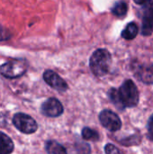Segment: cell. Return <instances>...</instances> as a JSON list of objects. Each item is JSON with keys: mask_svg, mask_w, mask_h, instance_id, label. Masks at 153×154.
<instances>
[{"mask_svg": "<svg viewBox=\"0 0 153 154\" xmlns=\"http://www.w3.org/2000/svg\"><path fill=\"white\" fill-rule=\"evenodd\" d=\"M108 96L115 106L120 110L134 107L139 103L138 88L131 79L125 80L119 89L111 88L108 91Z\"/></svg>", "mask_w": 153, "mask_h": 154, "instance_id": "obj_1", "label": "cell"}, {"mask_svg": "<svg viewBox=\"0 0 153 154\" xmlns=\"http://www.w3.org/2000/svg\"><path fill=\"white\" fill-rule=\"evenodd\" d=\"M112 58L110 52L106 49H98L96 51L89 60L90 69L96 77H102L107 74Z\"/></svg>", "mask_w": 153, "mask_h": 154, "instance_id": "obj_2", "label": "cell"}, {"mask_svg": "<svg viewBox=\"0 0 153 154\" xmlns=\"http://www.w3.org/2000/svg\"><path fill=\"white\" fill-rule=\"evenodd\" d=\"M28 61L25 59H12L0 66V74L9 79H17L25 74Z\"/></svg>", "mask_w": 153, "mask_h": 154, "instance_id": "obj_3", "label": "cell"}, {"mask_svg": "<svg viewBox=\"0 0 153 154\" xmlns=\"http://www.w3.org/2000/svg\"><path fill=\"white\" fill-rule=\"evenodd\" d=\"M12 122L14 127L24 134H32L38 130L37 122L31 116L24 113L19 112L14 114Z\"/></svg>", "mask_w": 153, "mask_h": 154, "instance_id": "obj_4", "label": "cell"}, {"mask_svg": "<svg viewBox=\"0 0 153 154\" xmlns=\"http://www.w3.org/2000/svg\"><path fill=\"white\" fill-rule=\"evenodd\" d=\"M99 121L101 125L110 132L119 131L122 127V121L120 117L109 109L101 111L99 114Z\"/></svg>", "mask_w": 153, "mask_h": 154, "instance_id": "obj_5", "label": "cell"}, {"mask_svg": "<svg viewBox=\"0 0 153 154\" xmlns=\"http://www.w3.org/2000/svg\"><path fill=\"white\" fill-rule=\"evenodd\" d=\"M64 108L60 101L55 97H50L41 106V112L47 117H59L63 114Z\"/></svg>", "mask_w": 153, "mask_h": 154, "instance_id": "obj_6", "label": "cell"}, {"mask_svg": "<svg viewBox=\"0 0 153 154\" xmlns=\"http://www.w3.org/2000/svg\"><path fill=\"white\" fill-rule=\"evenodd\" d=\"M153 32V0H148L145 3L142 15V35L149 36Z\"/></svg>", "mask_w": 153, "mask_h": 154, "instance_id": "obj_7", "label": "cell"}, {"mask_svg": "<svg viewBox=\"0 0 153 154\" xmlns=\"http://www.w3.org/2000/svg\"><path fill=\"white\" fill-rule=\"evenodd\" d=\"M43 79L50 87L60 92H65L68 89L67 82L53 70H45L43 73Z\"/></svg>", "mask_w": 153, "mask_h": 154, "instance_id": "obj_8", "label": "cell"}, {"mask_svg": "<svg viewBox=\"0 0 153 154\" xmlns=\"http://www.w3.org/2000/svg\"><path fill=\"white\" fill-rule=\"evenodd\" d=\"M135 76L145 84H153V64L142 65L138 67Z\"/></svg>", "mask_w": 153, "mask_h": 154, "instance_id": "obj_9", "label": "cell"}, {"mask_svg": "<svg viewBox=\"0 0 153 154\" xmlns=\"http://www.w3.org/2000/svg\"><path fill=\"white\" fill-rule=\"evenodd\" d=\"M14 150L13 140L5 133L0 131V154H11Z\"/></svg>", "mask_w": 153, "mask_h": 154, "instance_id": "obj_10", "label": "cell"}, {"mask_svg": "<svg viewBox=\"0 0 153 154\" xmlns=\"http://www.w3.org/2000/svg\"><path fill=\"white\" fill-rule=\"evenodd\" d=\"M45 150L48 154H67L66 148L54 140L46 141Z\"/></svg>", "mask_w": 153, "mask_h": 154, "instance_id": "obj_11", "label": "cell"}, {"mask_svg": "<svg viewBox=\"0 0 153 154\" xmlns=\"http://www.w3.org/2000/svg\"><path fill=\"white\" fill-rule=\"evenodd\" d=\"M138 26L135 23H130L122 32V37L126 40L134 39L138 34Z\"/></svg>", "mask_w": 153, "mask_h": 154, "instance_id": "obj_12", "label": "cell"}, {"mask_svg": "<svg viewBox=\"0 0 153 154\" xmlns=\"http://www.w3.org/2000/svg\"><path fill=\"white\" fill-rule=\"evenodd\" d=\"M127 11H128L127 4L124 1H120L118 3H116L114 5V7L112 8V13L118 17L124 16L127 14Z\"/></svg>", "mask_w": 153, "mask_h": 154, "instance_id": "obj_13", "label": "cell"}, {"mask_svg": "<svg viewBox=\"0 0 153 154\" xmlns=\"http://www.w3.org/2000/svg\"><path fill=\"white\" fill-rule=\"evenodd\" d=\"M82 138L86 141H93L96 142L99 140V134L96 131L89 128V127H84L82 129Z\"/></svg>", "mask_w": 153, "mask_h": 154, "instance_id": "obj_14", "label": "cell"}, {"mask_svg": "<svg viewBox=\"0 0 153 154\" xmlns=\"http://www.w3.org/2000/svg\"><path fill=\"white\" fill-rule=\"evenodd\" d=\"M76 151L78 154H90L91 152L89 144L84 142H78L76 143Z\"/></svg>", "mask_w": 153, "mask_h": 154, "instance_id": "obj_15", "label": "cell"}, {"mask_svg": "<svg viewBox=\"0 0 153 154\" xmlns=\"http://www.w3.org/2000/svg\"><path fill=\"white\" fill-rule=\"evenodd\" d=\"M12 37L11 32L0 24V42H5Z\"/></svg>", "mask_w": 153, "mask_h": 154, "instance_id": "obj_16", "label": "cell"}, {"mask_svg": "<svg viewBox=\"0 0 153 154\" xmlns=\"http://www.w3.org/2000/svg\"><path fill=\"white\" fill-rule=\"evenodd\" d=\"M105 152L106 154H124L116 146H115L112 143H108L105 147Z\"/></svg>", "mask_w": 153, "mask_h": 154, "instance_id": "obj_17", "label": "cell"}, {"mask_svg": "<svg viewBox=\"0 0 153 154\" xmlns=\"http://www.w3.org/2000/svg\"><path fill=\"white\" fill-rule=\"evenodd\" d=\"M148 138L150 141L153 142V115L150 117L148 122Z\"/></svg>", "mask_w": 153, "mask_h": 154, "instance_id": "obj_18", "label": "cell"}, {"mask_svg": "<svg viewBox=\"0 0 153 154\" xmlns=\"http://www.w3.org/2000/svg\"><path fill=\"white\" fill-rule=\"evenodd\" d=\"M147 1H148V0H134V2H135L136 4H139V5H143V4H145Z\"/></svg>", "mask_w": 153, "mask_h": 154, "instance_id": "obj_19", "label": "cell"}]
</instances>
